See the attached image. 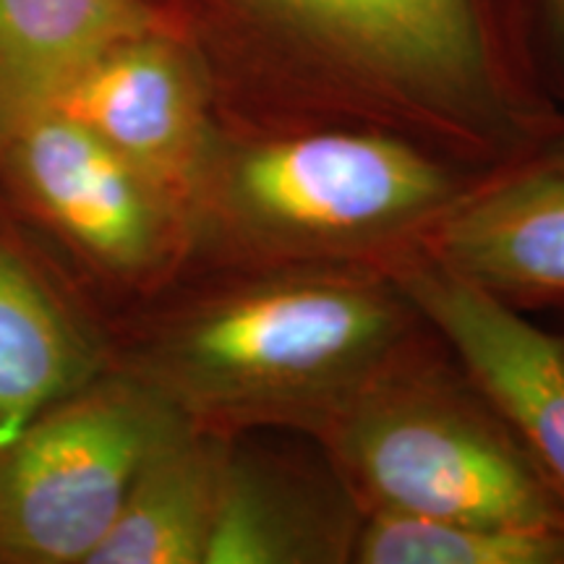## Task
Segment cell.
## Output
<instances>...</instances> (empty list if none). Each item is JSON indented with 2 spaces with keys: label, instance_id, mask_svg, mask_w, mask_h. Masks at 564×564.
<instances>
[{
  "label": "cell",
  "instance_id": "cell-4",
  "mask_svg": "<svg viewBox=\"0 0 564 564\" xmlns=\"http://www.w3.org/2000/svg\"><path fill=\"white\" fill-rule=\"evenodd\" d=\"M0 199L102 314L194 259L188 204L55 108L0 141Z\"/></svg>",
  "mask_w": 564,
  "mask_h": 564
},
{
  "label": "cell",
  "instance_id": "cell-16",
  "mask_svg": "<svg viewBox=\"0 0 564 564\" xmlns=\"http://www.w3.org/2000/svg\"><path fill=\"white\" fill-rule=\"evenodd\" d=\"M528 167H544V171H564V121L552 126L541 139L539 150H535L531 165Z\"/></svg>",
  "mask_w": 564,
  "mask_h": 564
},
{
  "label": "cell",
  "instance_id": "cell-12",
  "mask_svg": "<svg viewBox=\"0 0 564 564\" xmlns=\"http://www.w3.org/2000/svg\"><path fill=\"white\" fill-rule=\"evenodd\" d=\"M162 19L158 0H0V141L51 108L91 55Z\"/></svg>",
  "mask_w": 564,
  "mask_h": 564
},
{
  "label": "cell",
  "instance_id": "cell-7",
  "mask_svg": "<svg viewBox=\"0 0 564 564\" xmlns=\"http://www.w3.org/2000/svg\"><path fill=\"white\" fill-rule=\"evenodd\" d=\"M51 108L102 139L192 209L215 144L220 97L192 37L167 17L112 40L63 84Z\"/></svg>",
  "mask_w": 564,
  "mask_h": 564
},
{
  "label": "cell",
  "instance_id": "cell-8",
  "mask_svg": "<svg viewBox=\"0 0 564 564\" xmlns=\"http://www.w3.org/2000/svg\"><path fill=\"white\" fill-rule=\"evenodd\" d=\"M398 285L447 337L564 502V335L528 322L502 295L442 262L413 267Z\"/></svg>",
  "mask_w": 564,
  "mask_h": 564
},
{
  "label": "cell",
  "instance_id": "cell-6",
  "mask_svg": "<svg viewBox=\"0 0 564 564\" xmlns=\"http://www.w3.org/2000/svg\"><path fill=\"white\" fill-rule=\"evenodd\" d=\"M188 419L121 366L0 447V564H89L133 478Z\"/></svg>",
  "mask_w": 564,
  "mask_h": 564
},
{
  "label": "cell",
  "instance_id": "cell-10",
  "mask_svg": "<svg viewBox=\"0 0 564 564\" xmlns=\"http://www.w3.org/2000/svg\"><path fill=\"white\" fill-rule=\"evenodd\" d=\"M442 264L502 299H564V171L525 167L457 209Z\"/></svg>",
  "mask_w": 564,
  "mask_h": 564
},
{
  "label": "cell",
  "instance_id": "cell-1",
  "mask_svg": "<svg viewBox=\"0 0 564 564\" xmlns=\"http://www.w3.org/2000/svg\"><path fill=\"white\" fill-rule=\"evenodd\" d=\"M398 301L350 274L299 272L212 288L112 329V366L212 432L264 421L329 423L382 371Z\"/></svg>",
  "mask_w": 564,
  "mask_h": 564
},
{
  "label": "cell",
  "instance_id": "cell-9",
  "mask_svg": "<svg viewBox=\"0 0 564 564\" xmlns=\"http://www.w3.org/2000/svg\"><path fill=\"white\" fill-rule=\"evenodd\" d=\"M110 366L105 314L0 199V447Z\"/></svg>",
  "mask_w": 564,
  "mask_h": 564
},
{
  "label": "cell",
  "instance_id": "cell-13",
  "mask_svg": "<svg viewBox=\"0 0 564 564\" xmlns=\"http://www.w3.org/2000/svg\"><path fill=\"white\" fill-rule=\"evenodd\" d=\"M345 531L333 502L230 442L204 564L335 562L352 552Z\"/></svg>",
  "mask_w": 564,
  "mask_h": 564
},
{
  "label": "cell",
  "instance_id": "cell-3",
  "mask_svg": "<svg viewBox=\"0 0 564 564\" xmlns=\"http://www.w3.org/2000/svg\"><path fill=\"white\" fill-rule=\"evenodd\" d=\"M449 194L436 162L382 133L236 141L220 129L192 194L194 253L340 251L423 220Z\"/></svg>",
  "mask_w": 564,
  "mask_h": 564
},
{
  "label": "cell",
  "instance_id": "cell-5",
  "mask_svg": "<svg viewBox=\"0 0 564 564\" xmlns=\"http://www.w3.org/2000/svg\"><path fill=\"white\" fill-rule=\"evenodd\" d=\"M337 455L379 510L564 528V502L502 419L432 384L369 379L333 421Z\"/></svg>",
  "mask_w": 564,
  "mask_h": 564
},
{
  "label": "cell",
  "instance_id": "cell-2",
  "mask_svg": "<svg viewBox=\"0 0 564 564\" xmlns=\"http://www.w3.org/2000/svg\"><path fill=\"white\" fill-rule=\"evenodd\" d=\"M207 61L280 58L455 126L512 123L502 63L478 0H158Z\"/></svg>",
  "mask_w": 564,
  "mask_h": 564
},
{
  "label": "cell",
  "instance_id": "cell-15",
  "mask_svg": "<svg viewBox=\"0 0 564 564\" xmlns=\"http://www.w3.org/2000/svg\"><path fill=\"white\" fill-rule=\"evenodd\" d=\"M531 24L541 82L564 100V0H531Z\"/></svg>",
  "mask_w": 564,
  "mask_h": 564
},
{
  "label": "cell",
  "instance_id": "cell-11",
  "mask_svg": "<svg viewBox=\"0 0 564 564\" xmlns=\"http://www.w3.org/2000/svg\"><path fill=\"white\" fill-rule=\"evenodd\" d=\"M230 434L188 421L147 457L89 564H204Z\"/></svg>",
  "mask_w": 564,
  "mask_h": 564
},
{
  "label": "cell",
  "instance_id": "cell-14",
  "mask_svg": "<svg viewBox=\"0 0 564 564\" xmlns=\"http://www.w3.org/2000/svg\"><path fill=\"white\" fill-rule=\"evenodd\" d=\"M364 564H564V528H502L377 510L356 531Z\"/></svg>",
  "mask_w": 564,
  "mask_h": 564
}]
</instances>
